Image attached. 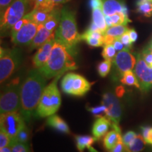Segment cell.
<instances>
[{"mask_svg":"<svg viewBox=\"0 0 152 152\" xmlns=\"http://www.w3.org/2000/svg\"><path fill=\"white\" fill-rule=\"evenodd\" d=\"M129 28L127 27V26L125 25H119V26H111L106 30V33L104 35H107L112 36V37L117 38L121 37L123 34L128 31Z\"/></svg>","mask_w":152,"mask_h":152,"instance_id":"f546056e","label":"cell"},{"mask_svg":"<svg viewBox=\"0 0 152 152\" xmlns=\"http://www.w3.org/2000/svg\"><path fill=\"white\" fill-rule=\"evenodd\" d=\"M137 135V134L134 131H128V132L125 133L122 137L123 142L125 147H128V146L132 142V140L136 137Z\"/></svg>","mask_w":152,"mask_h":152,"instance_id":"f35d334b","label":"cell"},{"mask_svg":"<svg viewBox=\"0 0 152 152\" xmlns=\"http://www.w3.org/2000/svg\"><path fill=\"white\" fill-rule=\"evenodd\" d=\"M22 59L20 49L15 47L5 49L1 47L0 53V80L1 83L7 80L18 69Z\"/></svg>","mask_w":152,"mask_h":152,"instance_id":"52a82bcc","label":"cell"},{"mask_svg":"<svg viewBox=\"0 0 152 152\" xmlns=\"http://www.w3.org/2000/svg\"><path fill=\"white\" fill-rule=\"evenodd\" d=\"M147 143L152 145V128L151 129V131H150L149 137V139H148V141H147Z\"/></svg>","mask_w":152,"mask_h":152,"instance_id":"f5cc1de1","label":"cell"},{"mask_svg":"<svg viewBox=\"0 0 152 152\" xmlns=\"http://www.w3.org/2000/svg\"><path fill=\"white\" fill-rule=\"evenodd\" d=\"M39 25L29 18L23 27L14 35H11V40L16 45L27 46L30 45L37 33Z\"/></svg>","mask_w":152,"mask_h":152,"instance_id":"7c38bea8","label":"cell"},{"mask_svg":"<svg viewBox=\"0 0 152 152\" xmlns=\"http://www.w3.org/2000/svg\"><path fill=\"white\" fill-rule=\"evenodd\" d=\"M11 139L3 129L1 128L0 132V148L10 147Z\"/></svg>","mask_w":152,"mask_h":152,"instance_id":"d590c367","label":"cell"},{"mask_svg":"<svg viewBox=\"0 0 152 152\" xmlns=\"http://www.w3.org/2000/svg\"><path fill=\"white\" fill-rule=\"evenodd\" d=\"M10 147L12 152H30L28 144L11 140Z\"/></svg>","mask_w":152,"mask_h":152,"instance_id":"836d02e7","label":"cell"},{"mask_svg":"<svg viewBox=\"0 0 152 152\" xmlns=\"http://www.w3.org/2000/svg\"><path fill=\"white\" fill-rule=\"evenodd\" d=\"M52 1L57 5H61V4H63L68 2V1H69L70 0H52Z\"/></svg>","mask_w":152,"mask_h":152,"instance_id":"f907efd6","label":"cell"},{"mask_svg":"<svg viewBox=\"0 0 152 152\" xmlns=\"http://www.w3.org/2000/svg\"><path fill=\"white\" fill-rule=\"evenodd\" d=\"M113 47H115V50H116L117 52H120V51H122L123 49H126L124 45L122 43V42H121V39H120V37L115 38V40H114L113 43Z\"/></svg>","mask_w":152,"mask_h":152,"instance_id":"ee69618b","label":"cell"},{"mask_svg":"<svg viewBox=\"0 0 152 152\" xmlns=\"http://www.w3.org/2000/svg\"><path fill=\"white\" fill-rule=\"evenodd\" d=\"M0 125L11 140L16 137L19 131L26 125L24 118L18 111L1 113Z\"/></svg>","mask_w":152,"mask_h":152,"instance_id":"9c48e42d","label":"cell"},{"mask_svg":"<svg viewBox=\"0 0 152 152\" xmlns=\"http://www.w3.org/2000/svg\"><path fill=\"white\" fill-rule=\"evenodd\" d=\"M87 30H90V31L101 32V31H100V30H99V28H98V26H96V25L95 24L94 22H92V23H91L90 25V26H89V28H87ZM101 33H102V32H101Z\"/></svg>","mask_w":152,"mask_h":152,"instance_id":"681fc988","label":"cell"},{"mask_svg":"<svg viewBox=\"0 0 152 152\" xmlns=\"http://www.w3.org/2000/svg\"><path fill=\"white\" fill-rule=\"evenodd\" d=\"M127 147H125V144H123V139L121 140L118 142L116 144V145L114 147L113 149H112L111 151H109L110 152H125L126 151Z\"/></svg>","mask_w":152,"mask_h":152,"instance_id":"60d3db41","label":"cell"},{"mask_svg":"<svg viewBox=\"0 0 152 152\" xmlns=\"http://www.w3.org/2000/svg\"><path fill=\"white\" fill-rule=\"evenodd\" d=\"M112 123L106 116L99 117L94 121L92 127V134L96 140H100L107 133Z\"/></svg>","mask_w":152,"mask_h":152,"instance_id":"e0dca14e","label":"cell"},{"mask_svg":"<svg viewBox=\"0 0 152 152\" xmlns=\"http://www.w3.org/2000/svg\"><path fill=\"white\" fill-rule=\"evenodd\" d=\"M115 38L112 37V36L107 35H104V45H111L113 44L114 40H115Z\"/></svg>","mask_w":152,"mask_h":152,"instance_id":"7dc6e473","label":"cell"},{"mask_svg":"<svg viewBox=\"0 0 152 152\" xmlns=\"http://www.w3.org/2000/svg\"><path fill=\"white\" fill-rule=\"evenodd\" d=\"M125 93V89L124 87L122 86L118 87L116 89H115V94L118 97H121L123 96V95Z\"/></svg>","mask_w":152,"mask_h":152,"instance_id":"c3c4849f","label":"cell"},{"mask_svg":"<svg viewBox=\"0 0 152 152\" xmlns=\"http://www.w3.org/2000/svg\"><path fill=\"white\" fill-rule=\"evenodd\" d=\"M134 73L140 85L142 92H147L152 89V67L144 61L141 54L137 57V62L134 68Z\"/></svg>","mask_w":152,"mask_h":152,"instance_id":"8fae6325","label":"cell"},{"mask_svg":"<svg viewBox=\"0 0 152 152\" xmlns=\"http://www.w3.org/2000/svg\"><path fill=\"white\" fill-rule=\"evenodd\" d=\"M113 62L118 73L123 75L125 72L132 71L134 68L137 58L129 49H125L118 52Z\"/></svg>","mask_w":152,"mask_h":152,"instance_id":"4fadbf2b","label":"cell"},{"mask_svg":"<svg viewBox=\"0 0 152 152\" xmlns=\"http://www.w3.org/2000/svg\"><path fill=\"white\" fill-rule=\"evenodd\" d=\"M30 0H14L1 16V34L10 33L11 28L26 15Z\"/></svg>","mask_w":152,"mask_h":152,"instance_id":"5b68a950","label":"cell"},{"mask_svg":"<svg viewBox=\"0 0 152 152\" xmlns=\"http://www.w3.org/2000/svg\"><path fill=\"white\" fill-rule=\"evenodd\" d=\"M92 83L79 74L69 73L63 77L61 86L63 92L72 96H82L89 92Z\"/></svg>","mask_w":152,"mask_h":152,"instance_id":"ba28073f","label":"cell"},{"mask_svg":"<svg viewBox=\"0 0 152 152\" xmlns=\"http://www.w3.org/2000/svg\"><path fill=\"white\" fill-rule=\"evenodd\" d=\"M150 45H151V46H152V42H151V44H150Z\"/></svg>","mask_w":152,"mask_h":152,"instance_id":"11a10c76","label":"cell"},{"mask_svg":"<svg viewBox=\"0 0 152 152\" xmlns=\"http://www.w3.org/2000/svg\"><path fill=\"white\" fill-rule=\"evenodd\" d=\"M53 11L50 12V11L42 10V9H33L30 13L27 14V16L35 23L38 25L44 24L50 18Z\"/></svg>","mask_w":152,"mask_h":152,"instance_id":"7402d4cb","label":"cell"},{"mask_svg":"<svg viewBox=\"0 0 152 152\" xmlns=\"http://www.w3.org/2000/svg\"><path fill=\"white\" fill-rule=\"evenodd\" d=\"M55 42V35L52 36L49 40L39 47L37 52L35 53L33 58V66L36 68H39L48 61L51 56L53 46Z\"/></svg>","mask_w":152,"mask_h":152,"instance_id":"5bb4252c","label":"cell"},{"mask_svg":"<svg viewBox=\"0 0 152 152\" xmlns=\"http://www.w3.org/2000/svg\"><path fill=\"white\" fill-rule=\"evenodd\" d=\"M14 1V0H0V13H1V16L4 13L6 9L8 8Z\"/></svg>","mask_w":152,"mask_h":152,"instance_id":"b9f144b4","label":"cell"},{"mask_svg":"<svg viewBox=\"0 0 152 152\" xmlns=\"http://www.w3.org/2000/svg\"><path fill=\"white\" fill-rule=\"evenodd\" d=\"M137 12L144 17L152 16V2L149 0H137L136 3Z\"/></svg>","mask_w":152,"mask_h":152,"instance_id":"484cf974","label":"cell"},{"mask_svg":"<svg viewBox=\"0 0 152 152\" xmlns=\"http://www.w3.org/2000/svg\"><path fill=\"white\" fill-rule=\"evenodd\" d=\"M120 39H121V41L122 42V43L123 44V45H124L125 47L127 49H129V50H130V49L132 48V41H131V39H130V35H129L128 31H127L126 33L123 34V35L121 36V37H120Z\"/></svg>","mask_w":152,"mask_h":152,"instance_id":"ab89813d","label":"cell"},{"mask_svg":"<svg viewBox=\"0 0 152 152\" xmlns=\"http://www.w3.org/2000/svg\"><path fill=\"white\" fill-rule=\"evenodd\" d=\"M75 141L77 149L82 152L85 149H90L96 139L90 135H77L75 136Z\"/></svg>","mask_w":152,"mask_h":152,"instance_id":"d4e9b609","label":"cell"},{"mask_svg":"<svg viewBox=\"0 0 152 152\" xmlns=\"http://www.w3.org/2000/svg\"><path fill=\"white\" fill-rule=\"evenodd\" d=\"M89 6L91 9H94L97 8H102L103 7V1L102 0H90Z\"/></svg>","mask_w":152,"mask_h":152,"instance_id":"7bdbcfd3","label":"cell"},{"mask_svg":"<svg viewBox=\"0 0 152 152\" xmlns=\"http://www.w3.org/2000/svg\"><path fill=\"white\" fill-rule=\"evenodd\" d=\"M77 68L73 55L64 45L55 39L48 61L38 69L45 78L51 79L61 76L66 71Z\"/></svg>","mask_w":152,"mask_h":152,"instance_id":"7a4b0ae2","label":"cell"},{"mask_svg":"<svg viewBox=\"0 0 152 152\" xmlns=\"http://www.w3.org/2000/svg\"><path fill=\"white\" fill-rule=\"evenodd\" d=\"M0 152H12L10 147L0 148Z\"/></svg>","mask_w":152,"mask_h":152,"instance_id":"816d5d0a","label":"cell"},{"mask_svg":"<svg viewBox=\"0 0 152 152\" xmlns=\"http://www.w3.org/2000/svg\"><path fill=\"white\" fill-rule=\"evenodd\" d=\"M105 18L108 28L111 26H119V25L127 26L128 23L131 22V20L129 19V17L123 14V12L115 13L111 16H105Z\"/></svg>","mask_w":152,"mask_h":152,"instance_id":"603a6c76","label":"cell"},{"mask_svg":"<svg viewBox=\"0 0 152 152\" xmlns=\"http://www.w3.org/2000/svg\"><path fill=\"white\" fill-rule=\"evenodd\" d=\"M151 128L149 126H142L141 127V131H142V135L143 137L146 142H147L148 139L149 137V133L151 131Z\"/></svg>","mask_w":152,"mask_h":152,"instance_id":"f6af8a7d","label":"cell"},{"mask_svg":"<svg viewBox=\"0 0 152 152\" xmlns=\"http://www.w3.org/2000/svg\"><path fill=\"white\" fill-rule=\"evenodd\" d=\"M146 143L142 135L137 134L127 148L130 152H140L144 149Z\"/></svg>","mask_w":152,"mask_h":152,"instance_id":"f1b7e54d","label":"cell"},{"mask_svg":"<svg viewBox=\"0 0 152 152\" xmlns=\"http://www.w3.org/2000/svg\"><path fill=\"white\" fill-rule=\"evenodd\" d=\"M47 123L49 126L52 127L61 132L65 133V134L70 133V129L67 123L56 114H54V115L49 116Z\"/></svg>","mask_w":152,"mask_h":152,"instance_id":"d6986e66","label":"cell"},{"mask_svg":"<svg viewBox=\"0 0 152 152\" xmlns=\"http://www.w3.org/2000/svg\"><path fill=\"white\" fill-rule=\"evenodd\" d=\"M55 39L60 42L73 55L75 54L76 47L81 41V35L77 31L75 12L67 7L61 9L58 27L55 34Z\"/></svg>","mask_w":152,"mask_h":152,"instance_id":"3957f363","label":"cell"},{"mask_svg":"<svg viewBox=\"0 0 152 152\" xmlns=\"http://www.w3.org/2000/svg\"><path fill=\"white\" fill-rule=\"evenodd\" d=\"M102 104L106 106V116L111 121L112 125H119L123 109L116 94L111 92L104 93L102 96Z\"/></svg>","mask_w":152,"mask_h":152,"instance_id":"30bf717a","label":"cell"},{"mask_svg":"<svg viewBox=\"0 0 152 152\" xmlns=\"http://www.w3.org/2000/svg\"><path fill=\"white\" fill-rule=\"evenodd\" d=\"M128 33H129V35H130V39H131V41H132V43L135 42L137 41V37H138L137 33L135 31V30L129 29Z\"/></svg>","mask_w":152,"mask_h":152,"instance_id":"bcb514c9","label":"cell"},{"mask_svg":"<svg viewBox=\"0 0 152 152\" xmlns=\"http://www.w3.org/2000/svg\"><path fill=\"white\" fill-rule=\"evenodd\" d=\"M121 83L124 85L134 86L137 88L140 89V85L138 82V80L135 74L133 73L132 71L125 72L123 74L121 79Z\"/></svg>","mask_w":152,"mask_h":152,"instance_id":"83f0119b","label":"cell"},{"mask_svg":"<svg viewBox=\"0 0 152 152\" xmlns=\"http://www.w3.org/2000/svg\"><path fill=\"white\" fill-rule=\"evenodd\" d=\"M92 21L94 22L98 28H99L100 31L104 34L106 33V30L108 29L107 24L106 22L105 15L102 8L94 9L92 10Z\"/></svg>","mask_w":152,"mask_h":152,"instance_id":"44dd1931","label":"cell"},{"mask_svg":"<svg viewBox=\"0 0 152 152\" xmlns=\"http://www.w3.org/2000/svg\"><path fill=\"white\" fill-rule=\"evenodd\" d=\"M30 138V132L27 128V127L25 125L21 130H20L16 134V137L11 140H14V141L21 142V143L28 144V140Z\"/></svg>","mask_w":152,"mask_h":152,"instance_id":"1f68e13d","label":"cell"},{"mask_svg":"<svg viewBox=\"0 0 152 152\" xmlns=\"http://www.w3.org/2000/svg\"><path fill=\"white\" fill-rule=\"evenodd\" d=\"M88 110L93 114V115H95V116H96L97 118L103 116V115H102L103 114H104L106 116V108L105 106L103 105V104H102V105L98 106H95V107L89 108Z\"/></svg>","mask_w":152,"mask_h":152,"instance_id":"8d00e7d4","label":"cell"},{"mask_svg":"<svg viewBox=\"0 0 152 152\" xmlns=\"http://www.w3.org/2000/svg\"><path fill=\"white\" fill-rule=\"evenodd\" d=\"M116 52L117 51L115 50L113 44H111V45H104L102 55L105 60H108L113 62L115 56H116Z\"/></svg>","mask_w":152,"mask_h":152,"instance_id":"4dcf8cb0","label":"cell"},{"mask_svg":"<svg viewBox=\"0 0 152 152\" xmlns=\"http://www.w3.org/2000/svg\"><path fill=\"white\" fill-rule=\"evenodd\" d=\"M28 20H29V18H28V17L27 16V14H26V16L23 17V18L22 19H20V20H18V21L17 22L14 26H13L12 28H11V32H10L11 36L14 35V34L16 33L18 30H20V28L23 27V25L26 23V22L28 21Z\"/></svg>","mask_w":152,"mask_h":152,"instance_id":"74e56055","label":"cell"},{"mask_svg":"<svg viewBox=\"0 0 152 152\" xmlns=\"http://www.w3.org/2000/svg\"><path fill=\"white\" fill-rule=\"evenodd\" d=\"M81 40H84L89 46L99 47L104 46V34L101 32L90 31L87 30L81 35Z\"/></svg>","mask_w":152,"mask_h":152,"instance_id":"ac0fdd59","label":"cell"},{"mask_svg":"<svg viewBox=\"0 0 152 152\" xmlns=\"http://www.w3.org/2000/svg\"><path fill=\"white\" fill-rule=\"evenodd\" d=\"M122 140L121 131L113 129L106 134L104 139V146L108 151H111L120 140Z\"/></svg>","mask_w":152,"mask_h":152,"instance_id":"ffe728a7","label":"cell"},{"mask_svg":"<svg viewBox=\"0 0 152 152\" xmlns=\"http://www.w3.org/2000/svg\"><path fill=\"white\" fill-rule=\"evenodd\" d=\"M112 62L108 60H104L99 64L97 66V71L101 77H104L109 74L111 71Z\"/></svg>","mask_w":152,"mask_h":152,"instance_id":"d6a6232c","label":"cell"},{"mask_svg":"<svg viewBox=\"0 0 152 152\" xmlns=\"http://www.w3.org/2000/svg\"><path fill=\"white\" fill-rule=\"evenodd\" d=\"M20 80L17 77L4 87L0 99L1 113L20 111Z\"/></svg>","mask_w":152,"mask_h":152,"instance_id":"8992f818","label":"cell"},{"mask_svg":"<svg viewBox=\"0 0 152 152\" xmlns=\"http://www.w3.org/2000/svg\"><path fill=\"white\" fill-rule=\"evenodd\" d=\"M60 76L55 77L54 81L45 87L41 99L36 110V115L45 118L54 115L60 108L61 104V94L57 86Z\"/></svg>","mask_w":152,"mask_h":152,"instance_id":"277c9868","label":"cell"},{"mask_svg":"<svg viewBox=\"0 0 152 152\" xmlns=\"http://www.w3.org/2000/svg\"><path fill=\"white\" fill-rule=\"evenodd\" d=\"M55 34H56V32L52 33V32L49 31L45 27L43 24L39 25L37 33L36 34L35 37H34L33 40L29 45L30 49L33 50V49L40 47L47 40H49L52 36L55 35Z\"/></svg>","mask_w":152,"mask_h":152,"instance_id":"2e32d148","label":"cell"},{"mask_svg":"<svg viewBox=\"0 0 152 152\" xmlns=\"http://www.w3.org/2000/svg\"><path fill=\"white\" fill-rule=\"evenodd\" d=\"M141 55L144 60V61L147 63V64L150 67H152V46L149 45L145 49L142 51Z\"/></svg>","mask_w":152,"mask_h":152,"instance_id":"e575fe53","label":"cell"},{"mask_svg":"<svg viewBox=\"0 0 152 152\" xmlns=\"http://www.w3.org/2000/svg\"><path fill=\"white\" fill-rule=\"evenodd\" d=\"M104 14L105 16H111L115 13L123 12L128 16V9L124 0H102Z\"/></svg>","mask_w":152,"mask_h":152,"instance_id":"9a60e30c","label":"cell"},{"mask_svg":"<svg viewBox=\"0 0 152 152\" xmlns=\"http://www.w3.org/2000/svg\"><path fill=\"white\" fill-rule=\"evenodd\" d=\"M125 152H130V151H129V150L128 149V148H127V149H126V151H125Z\"/></svg>","mask_w":152,"mask_h":152,"instance_id":"db71d44e","label":"cell"},{"mask_svg":"<svg viewBox=\"0 0 152 152\" xmlns=\"http://www.w3.org/2000/svg\"><path fill=\"white\" fill-rule=\"evenodd\" d=\"M149 1H151V2H152V0H149Z\"/></svg>","mask_w":152,"mask_h":152,"instance_id":"9f6ffc18","label":"cell"},{"mask_svg":"<svg viewBox=\"0 0 152 152\" xmlns=\"http://www.w3.org/2000/svg\"><path fill=\"white\" fill-rule=\"evenodd\" d=\"M31 1L34 4L33 9H42L50 12H52L56 8H58L57 6H58L53 2L52 0H31Z\"/></svg>","mask_w":152,"mask_h":152,"instance_id":"4316f807","label":"cell"},{"mask_svg":"<svg viewBox=\"0 0 152 152\" xmlns=\"http://www.w3.org/2000/svg\"><path fill=\"white\" fill-rule=\"evenodd\" d=\"M46 86V78L39 69L30 71L20 86V113L29 122L35 115Z\"/></svg>","mask_w":152,"mask_h":152,"instance_id":"6da1fadb","label":"cell"},{"mask_svg":"<svg viewBox=\"0 0 152 152\" xmlns=\"http://www.w3.org/2000/svg\"><path fill=\"white\" fill-rule=\"evenodd\" d=\"M61 13V10H60L58 8H56L53 11L50 18L43 24L45 27L49 31L52 32V33L56 32L60 23Z\"/></svg>","mask_w":152,"mask_h":152,"instance_id":"cb8c5ba5","label":"cell"}]
</instances>
